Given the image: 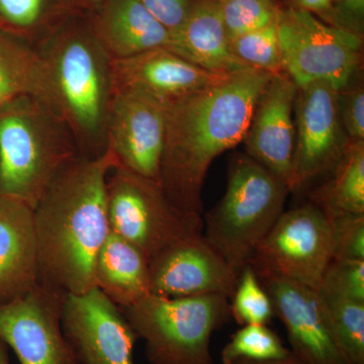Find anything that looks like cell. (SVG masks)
Instances as JSON below:
<instances>
[{"label":"cell","instance_id":"1","mask_svg":"<svg viewBox=\"0 0 364 364\" xmlns=\"http://www.w3.org/2000/svg\"><path fill=\"white\" fill-rule=\"evenodd\" d=\"M272 75L242 69L166 105L159 183L183 212L203 214L202 191L210 165L243 142L256 102Z\"/></svg>","mask_w":364,"mask_h":364},{"label":"cell","instance_id":"2","mask_svg":"<svg viewBox=\"0 0 364 364\" xmlns=\"http://www.w3.org/2000/svg\"><path fill=\"white\" fill-rule=\"evenodd\" d=\"M111 151L78 156L62 169L33 208L39 284L63 294L95 289V264L109 228L107 178Z\"/></svg>","mask_w":364,"mask_h":364},{"label":"cell","instance_id":"3","mask_svg":"<svg viewBox=\"0 0 364 364\" xmlns=\"http://www.w3.org/2000/svg\"><path fill=\"white\" fill-rule=\"evenodd\" d=\"M36 48L44 73V102L69 127L81 156L104 154L114 90L112 59L93 28L60 26Z\"/></svg>","mask_w":364,"mask_h":364},{"label":"cell","instance_id":"4","mask_svg":"<svg viewBox=\"0 0 364 364\" xmlns=\"http://www.w3.org/2000/svg\"><path fill=\"white\" fill-rule=\"evenodd\" d=\"M78 156L75 136L42 98L21 95L0 107V195L33 208Z\"/></svg>","mask_w":364,"mask_h":364},{"label":"cell","instance_id":"5","mask_svg":"<svg viewBox=\"0 0 364 364\" xmlns=\"http://www.w3.org/2000/svg\"><path fill=\"white\" fill-rule=\"evenodd\" d=\"M289 189L247 154L230 159L226 193L205 215L208 243L240 274L280 215Z\"/></svg>","mask_w":364,"mask_h":364},{"label":"cell","instance_id":"6","mask_svg":"<svg viewBox=\"0 0 364 364\" xmlns=\"http://www.w3.org/2000/svg\"><path fill=\"white\" fill-rule=\"evenodd\" d=\"M122 311L152 364H214L210 339L232 317L230 299L219 294H149Z\"/></svg>","mask_w":364,"mask_h":364},{"label":"cell","instance_id":"7","mask_svg":"<svg viewBox=\"0 0 364 364\" xmlns=\"http://www.w3.org/2000/svg\"><path fill=\"white\" fill-rule=\"evenodd\" d=\"M107 203L111 231L148 261L176 242L203 233L202 215L183 212L159 182L119 164L107 174Z\"/></svg>","mask_w":364,"mask_h":364},{"label":"cell","instance_id":"8","mask_svg":"<svg viewBox=\"0 0 364 364\" xmlns=\"http://www.w3.org/2000/svg\"><path fill=\"white\" fill-rule=\"evenodd\" d=\"M277 30L282 72L296 87L323 82L341 91L354 83L363 59V36L293 6L280 11Z\"/></svg>","mask_w":364,"mask_h":364},{"label":"cell","instance_id":"9","mask_svg":"<svg viewBox=\"0 0 364 364\" xmlns=\"http://www.w3.org/2000/svg\"><path fill=\"white\" fill-rule=\"evenodd\" d=\"M333 259L331 228L312 202L284 210L255 248L249 265L257 275L294 280L318 289Z\"/></svg>","mask_w":364,"mask_h":364},{"label":"cell","instance_id":"10","mask_svg":"<svg viewBox=\"0 0 364 364\" xmlns=\"http://www.w3.org/2000/svg\"><path fill=\"white\" fill-rule=\"evenodd\" d=\"M338 92L323 82L298 88L291 193L327 176L350 145L340 117Z\"/></svg>","mask_w":364,"mask_h":364},{"label":"cell","instance_id":"11","mask_svg":"<svg viewBox=\"0 0 364 364\" xmlns=\"http://www.w3.org/2000/svg\"><path fill=\"white\" fill-rule=\"evenodd\" d=\"M65 296L39 284L0 305V340L20 364H79L62 326Z\"/></svg>","mask_w":364,"mask_h":364},{"label":"cell","instance_id":"12","mask_svg":"<svg viewBox=\"0 0 364 364\" xmlns=\"http://www.w3.org/2000/svg\"><path fill=\"white\" fill-rule=\"evenodd\" d=\"M166 105L142 91L114 88L107 124V149L117 164L159 182Z\"/></svg>","mask_w":364,"mask_h":364},{"label":"cell","instance_id":"13","mask_svg":"<svg viewBox=\"0 0 364 364\" xmlns=\"http://www.w3.org/2000/svg\"><path fill=\"white\" fill-rule=\"evenodd\" d=\"M61 320L79 364H134L135 333L123 311L97 287L66 294Z\"/></svg>","mask_w":364,"mask_h":364},{"label":"cell","instance_id":"14","mask_svg":"<svg viewBox=\"0 0 364 364\" xmlns=\"http://www.w3.org/2000/svg\"><path fill=\"white\" fill-rule=\"evenodd\" d=\"M149 268L151 294L163 298L219 294L231 299L239 279L203 233L163 249Z\"/></svg>","mask_w":364,"mask_h":364},{"label":"cell","instance_id":"15","mask_svg":"<svg viewBox=\"0 0 364 364\" xmlns=\"http://www.w3.org/2000/svg\"><path fill=\"white\" fill-rule=\"evenodd\" d=\"M274 316L286 328L291 353L306 364H347L333 338L318 289L294 280L257 275Z\"/></svg>","mask_w":364,"mask_h":364},{"label":"cell","instance_id":"16","mask_svg":"<svg viewBox=\"0 0 364 364\" xmlns=\"http://www.w3.org/2000/svg\"><path fill=\"white\" fill-rule=\"evenodd\" d=\"M298 87L284 72L273 74L262 90L243 143L246 154L284 182L291 193Z\"/></svg>","mask_w":364,"mask_h":364},{"label":"cell","instance_id":"17","mask_svg":"<svg viewBox=\"0 0 364 364\" xmlns=\"http://www.w3.org/2000/svg\"><path fill=\"white\" fill-rule=\"evenodd\" d=\"M114 88L142 91L168 105L214 85L228 74L205 70L167 48L112 59Z\"/></svg>","mask_w":364,"mask_h":364},{"label":"cell","instance_id":"18","mask_svg":"<svg viewBox=\"0 0 364 364\" xmlns=\"http://www.w3.org/2000/svg\"><path fill=\"white\" fill-rule=\"evenodd\" d=\"M39 280L33 208L0 195V305L30 293Z\"/></svg>","mask_w":364,"mask_h":364},{"label":"cell","instance_id":"19","mask_svg":"<svg viewBox=\"0 0 364 364\" xmlns=\"http://www.w3.org/2000/svg\"><path fill=\"white\" fill-rule=\"evenodd\" d=\"M93 26L100 44L112 59L171 46V33L139 0H102Z\"/></svg>","mask_w":364,"mask_h":364},{"label":"cell","instance_id":"20","mask_svg":"<svg viewBox=\"0 0 364 364\" xmlns=\"http://www.w3.org/2000/svg\"><path fill=\"white\" fill-rule=\"evenodd\" d=\"M169 50L214 73L249 68L232 53L219 2L215 0H196L186 23L172 36Z\"/></svg>","mask_w":364,"mask_h":364},{"label":"cell","instance_id":"21","mask_svg":"<svg viewBox=\"0 0 364 364\" xmlns=\"http://www.w3.org/2000/svg\"><path fill=\"white\" fill-rule=\"evenodd\" d=\"M95 287L121 310L130 308L151 294L149 261L111 231L95 259Z\"/></svg>","mask_w":364,"mask_h":364},{"label":"cell","instance_id":"22","mask_svg":"<svg viewBox=\"0 0 364 364\" xmlns=\"http://www.w3.org/2000/svg\"><path fill=\"white\" fill-rule=\"evenodd\" d=\"M311 193L324 212L364 214V141L351 142L343 156Z\"/></svg>","mask_w":364,"mask_h":364},{"label":"cell","instance_id":"23","mask_svg":"<svg viewBox=\"0 0 364 364\" xmlns=\"http://www.w3.org/2000/svg\"><path fill=\"white\" fill-rule=\"evenodd\" d=\"M21 95L44 100V73L37 48L9 35H0V107Z\"/></svg>","mask_w":364,"mask_h":364},{"label":"cell","instance_id":"24","mask_svg":"<svg viewBox=\"0 0 364 364\" xmlns=\"http://www.w3.org/2000/svg\"><path fill=\"white\" fill-rule=\"evenodd\" d=\"M318 291L324 301L333 338L345 361L347 364H364V301Z\"/></svg>","mask_w":364,"mask_h":364},{"label":"cell","instance_id":"25","mask_svg":"<svg viewBox=\"0 0 364 364\" xmlns=\"http://www.w3.org/2000/svg\"><path fill=\"white\" fill-rule=\"evenodd\" d=\"M291 354L267 325H245L231 337L221 358L223 364H245L279 360Z\"/></svg>","mask_w":364,"mask_h":364},{"label":"cell","instance_id":"26","mask_svg":"<svg viewBox=\"0 0 364 364\" xmlns=\"http://www.w3.org/2000/svg\"><path fill=\"white\" fill-rule=\"evenodd\" d=\"M230 48L249 68L270 74L282 72L277 23L235 38L230 41Z\"/></svg>","mask_w":364,"mask_h":364},{"label":"cell","instance_id":"27","mask_svg":"<svg viewBox=\"0 0 364 364\" xmlns=\"http://www.w3.org/2000/svg\"><path fill=\"white\" fill-rule=\"evenodd\" d=\"M231 299V316L241 326L267 325L274 316L269 296L251 265L239 274Z\"/></svg>","mask_w":364,"mask_h":364},{"label":"cell","instance_id":"28","mask_svg":"<svg viewBox=\"0 0 364 364\" xmlns=\"http://www.w3.org/2000/svg\"><path fill=\"white\" fill-rule=\"evenodd\" d=\"M219 2L228 39L277 23L280 11L274 0H221Z\"/></svg>","mask_w":364,"mask_h":364},{"label":"cell","instance_id":"29","mask_svg":"<svg viewBox=\"0 0 364 364\" xmlns=\"http://www.w3.org/2000/svg\"><path fill=\"white\" fill-rule=\"evenodd\" d=\"M318 291L364 301V260L333 258L323 274Z\"/></svg>","mask_w":364,"mask_h":364},{"label":"cell","instance_id":"30","mask_svg":"<svg viewBox=\"0 0 364 364\" xmlns=\"http://www.w3.org/2000/svg\"><path fill=\"white\" fill-rule=\"evenodd\" d=\"M325 213L331 228L333 258L364 260V214Z\"/></svg>","mask_w":364,"mask_h":364},{"label":"cell","instance_id":"31","mask_svg":"<svg viewBox=\"0 0 364 364\" xmlns=\"http://www.w3.org/2000/svg\"><path fill=\"white\" fill-rule=\"evenodd\" d=\"M54 11L52 0H0V18L23 35H35Z\"/></svg>","mask_w":364,"mask_h":364},{"label":"cell","instance_id":"32","mask_svg":"<svg viewBox=\"0 0 364 364\" xmlns=\"http://www.w3.org/2000/svg\"><path fill=\"white\" fill-rule=\"evenodd\" d=\"M340 117L351 142L364 141L363 85L352 83L338 92Z\"/></svg>","mask_w":364,"mask_h":364},{"label":"cell","instance_id":"33","mask_svg":"<svg viewBox=\"0 0 364 364\" xmlns=\"http://www.w3.org/2000/svg\"><path fill=\"white\" fill-rule=\"evenodd\" d=\"M139 1L169 31L172 37L186 23L196 0H139Z\"/></svg>","mask_w":364,"mask_h":364},{"label":"cell","instance_id":"34","mask_svg":"<svg viewBox=\"0 0 364 364\" xmlns=\"http://www.w3.org/2000/svg\"><path fill=\"white\" fill-rule=\"evenodd\" d=\"M326 18L329 25L363 36L364 0H337Z\"/></svg>","mask_w":364,"mask_h":364},{"label":"cell","instance_id":"35","mask_svg":"<svg viewBox=\"0 0 364 364\" xmlns=\"http://www.w3.org/2000/svg\"><path fill=\"white\" fill-rule=\"evenodd\" d=\"M296 9H303L313 14H318L321 16H327L331 11L333 0H293Z\"/></svg>","mask_w":364,"mask_h":364},{"label":"cell","instance_id":"36","mask_svg":"<svg viewBox=\"0 0 364 364\" xmlns=\"http://www.w3.org/2000/svg\"><path fill=\"white\" fill-rule=\"evenodd\" d=\"M245 364H306L299 360L298 358L291 354L289 358L279 359V360L264 361V363H252Z\"/></svg>","mask_w":364,"mask_h":364},{"label":"cell","instance_id":"37","mask_svg":"<svg viewBox=\"0 0 364 364\" xmlns=\"http://www.w3.org/2000/svg\"><path fill=\"white\" fill-rule=\"evenodd\" d=\"M9 347L6 346L4 341L0 340V364H9Z\"/></svg>","mask_w":364,"mask_h":364},{"label":"cell","instance_id":"38","mask_svg":"<svg viewBox=\"0 0 364 364\" xmlns=\"http://www.w3.org/2000/svg\"><path fill=\"white\" fill-rule=\"evenodd\" d=\"M92 2H95V4H100V2L102 1V0H91Z\"/></svg>","mask_w":364,"mask_h":364},{"label":"cell","instance_id":"39","mask_svg":"<svg viewBox=\"0 0 364 364\" xmlns=\"http://www.w3.org/2000/svg\"><path fill=\"white\" fill-rule=\"evenodd\" d=\"M215 1H221V0H215Z\"/></svg>","mask_w":364,"mask_h":364},{"label":"cell","instance_id":"40","mask_svg":"<svg viewBox=\"0 0 364 364\" xmlns=\"http://www.w3.org/2000/svg\"><path fill=\"white\" fill-rule=\"evenodd\" d=\"M333 1H334V2H335V1H337V0H333Z\"/></svg>","mask_w":364,"mask_h":364}]
</instances>
